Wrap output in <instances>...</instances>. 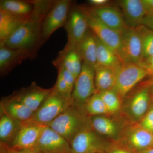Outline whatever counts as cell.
Here are the masks:
<instances>
[{
	"instance_id": "cell-1",
	"label": "cell",
	"mask_w": 153,
	"mask_h": 153,
	"mask_svg": "<svg viewBox=\"0 0 153 153\" xmlns=\"http://www.w3.org/2000/svg\"><path fill=\"white\" fill-rule=\"evenodd\" d=\"M55 1H36L33 13L20 27L1 45L14 49L25 50L33 54L32 50L41 43L42 23Z\"/></svg>"
},
{
	"instance_id": "cell-2",
	"label": "cell",
	"mask_w": 153,
	"mask_h": 153,
	"mask_svg": "<svg viewBox=\"0 0 153 153\" xmlns=\"http://www.w3.org/2000/svg\"><path fill=\"white\" fill-rule=\"evenodd\" d=\"M90 122V118L84 108L71 104L47 126L69 142L85 126Z\"/></svg>"
},
{
	"instance_id": "cell-3",
	"label": "cell",
	"mask_w": 153,
	"mask_h": 153,
	"mask_svg": "<svg viewBox=\"0 0 153 153\" xmlns=\"http://www.w3.org/2000/svg\"><path fill=\"white\" fill-rule=\"evenodd\" d=\"M72 103L71 97L53 90L34 113L29 121L47 126L68 108Z\"/></svg>"
},
{
	"instance_id": "cell-4",
	"label": "cell",
	"mask_w": 153,
	"mask_h": 153,
	"mask_svg": "<svg viewBox=\"0 0 153 153\" xmlns=\"http://www.w3.org/2000/svg\"><path fill=\"white\" fill-rule=\"evenodd\" d=\"M148 75V71L138 64L123 63L116 70L115 83L112 90L122 99Z\"/></svg>"
},
{
	"instance_id": "cell-5",
	"label": "cell",
	"mask_w": 153,
	"mask_h": 153,
	"mask_svg": "<svg viewBox=\"0 0 153 153\" xmlns=\"http://www.w3.org/2000/svg\"><path fill=\"white\" fill-rule=\"evenodd\" d=\"M123 63L139 64L142 60V39L138 28L128 27L121 36L117 53Z\"/></svg>"
},
{
	"instance_id": "cell-6",
	"label": "cell",
	"mask_w": 153,
	"mask_h": 153,
	"mask_svg": "<svg viewBox=\"0 0 153 153\" xmlns=\"http://www.w3.org/2000/svg\"><path fill=\"white\" fill-rule=\"evenodd\" d=\"M82 70L74 84L71 95L72 104L84 108L88 100L97 93L95 69L83 63Z\"/></svg>"
},
{
	"instance_id": "cell-7",
	"label": "cell",
	"mask_w": 153,
	"mask_h": 153,
	"mask_svg": "<svg viewBox=\"0 0 153 153\" xmlns=\"http://www.w3.org/2000/svg\"><path fill=\"white\" fill-rule=\"evenodd\" d=\"M70 144L71 153H105L108 144L97 135L90 121L76 134Z\"/></svg>"
},
{
	"instance_id": "cell-8",
	"label": "cell",
	"mask_w": 153,
	"mask_h": 153,
	"mask_svg": "<svg viewBox=\"0 0 153 153\" xmlns=\"http://www.w3.org/2000/svg\"><path fill=\"white\" fill-rule=\"evenodd\" d=\"M77 8L85 15L89 29L93 34L117 54L120 44V35L102 22L91 8L84 6Z\"/></svg>"
},
{
	"instance_id": "cell-9",
	"label": "cell",
	"mask_w": 153,
	"mask_h": 153,
	"mask_svg": "<svg viewBox=\"0 0 153 153\" xmlns=\"http://www.w3.org/2000/svg\"><path fill=\"white\" fill-rule=\"evenodd\" d=\"M71 2L68 0L55 1L44 18L41 27V43L66 24Z\"/></svg>"
},
{
	"instance_id": "cell-10",
	"label": "cell",
	"mask_w": 153,
	"mask_h": 153,
	"mask_svg": "<svg viewBox=\"0 0 153 153\" xmlns=\"http://www.w3.org/2000/svg\"><path fill=\"white\" fill-rule=\"evenodd\" d=\"M65 26L68 42L62 53L75 49L89 29L86 17L77 7L69 11Z\"/></svg>"
},
{
	"instance_id": "cell-11",
	"label": "cell",
	"mask_w": 153,
	"mask_h": 153,
	"mask_svg": "<svg viewBox=\"0 0 153 153\" xmlns=\"http://www.w3.org/2000/svg\"><path fill=\"white\" fill-rule=\"evenodd\" d=\"M123 130L122 143L135 152L153 147V134L135 122L129 125Z\"/></svg>"
},
{
	"instance_id": "cell-12",
	"label": "cell",
	"mask_w": 153,
	"mask_h": 153,
	"mask_svg": "<svg viewBox=\"0 0 153 153\" xmlns=\"http://www.w3.org/2000/svg\"><path fill=\"white\" fill-rule=\"evenodd\" d=\"M34 149L41 153H71L69 142L48 126Z\"/></svg>"
},
{
	"instance_id": "cell-13",
	"label": "cell",
	"mask_w": 153,
	"mask_h": 153,
	"mask_svg": "<svg viewBox=\"0 0 153 153\" xmlns=\"http://www.w3.org/2000/svg\"><path fill=\"white\" fill-rule=\"evenodd\" d=\"M46 126L33 122L22 123L19 131L9 146L17 149H34Z\"/></svg>"
},
{
	"instance_id": "cell-14",
	"label": "cell",
	"mask_w": 153,
	"mask_h": 153,
	"mask_svg": "<svg viewBox=\"0 0 153 153\" xmlns=\"http://www.w3.org/2000/svg\"><path fill=\"white\" fill-rule=\"evenodd\" d=\"M117 3L128 27L135 29L143 25L147 13L142 0H121Z\"/></svg>"
},
{
	"instance_id": "cell-15",
	"label": "cell",
	"mask_w": 153,
	"mask_h": 153,
	"mask_svg": "<svg viewBox=\"0 0 153 153\" xmlns=\"http://www.w3.org/2000/svg\"><path fill=\"white\" fill-rule=\"evenodd\" d=\"M53 88V87L44 89L36 84H33L30 87L20 91L13 96L35 112L52 92Z\"/></svg>"
},
{
	"instance_id": "cell-16",
	"label": "cell",
	"mask_w": 153,
	"mask_h": 153,
	"mask_svg": "<svg viewBox=\"0 0 153 153\" xmlns=\"http://www.w3.org/2000/svg\"><path fill=\"white\" fill-rule=\"evenodd\" d=\"M91 9L102 22L120 36L128 28L122 13L117 9L108 6Z\"/></svg>"
},
{
	"instance_id": "cell-17",
	"label": "cell",
	"mask_w": 153,
	"mask_h": 153,
	"mask_svg": "<svg viewBox=\"0 0 153 153\" xmlns=\"http://www.w3.org/2000/svg\"><path fill=\"white\" fill-rule=\"evenodd\" d=\"M32 53L28 51L12 49L1 45L0 70L1 74H5L9 72L17 64L32 56Z\"/></svg>"
},
{
	"instance_id": "cell-18",
	"label": "cell",
	"mask_w": 153,
	"mask_h": 153,
	"mask_svg": "<svg viewBox=\"0 0 153 153\" xmlns=\"http://www.w3.org/2000/svg\"><path fill=\"white\" fill-rule=\"evenodd\" d=\"M1 111L21 123L29 121L35 113L13 96L1 102Z\"/></svg>"
},
{
	"instance_id": "cell-19",
	"label": "cell",
	"mask_w": 153,
	"mask_h": 153,
	"mask_svg": "<svg viewBox=\"0 0 153 153\" xmlns=\"http://www.w3.org/2000/svg\"><path fill=\"white\" fill-rule=\"evenodd\" d=\"M75 49L83 63L95 69L98 66L97 60L96 44L94 35L90 29Z\"/></svg>"
},
{
	"instance_id": "cell-20",
	"label": "cell",
	"mask_w": 153,
	"mask_h": 153,
	"mask_svg": "<svg viewBox=\"0 0 153 153\" xmlns=\"http://www.w3.org/2000/svg\"><path fill=\"white\" fill-rule=\"evenodd\" d=\"M150 97L149 87H144L132 97L128 110L133 119L139 121L147 112Z\"/></svg>"
},
{
	"instance_id": "cell-21",
	"label": "cell",
	"mask_w": 153,
	"mask_h": 153,
	"mask_svg": "<svg viewBox=\"0 0 153 153\" xmlns=\"http://www.w3.org/2000/svg\"><path fill=\"white\" fill-rule=\"evenodd\" d=\"M0 10V42L5 41L29 18Z\"/></svg>"
},
{
	"instance_id": "cell-22",
	"label": "cell",
	"mask_w": 153,
	"mask_h": 153,
	"mask_svg": "<svg viewBox=\"0 0 153 153\" xmlns=\"http://www.w3.org/2000/svg\"><path fill=\"white\" fill-rule=\"evenodd\" d=\"M96 44V57L98 66L116 70L123 63L117 53L94 35Z\"/></svg>"
},
{
	"instance_id": "cell-23",
	"label": "cell",
	"mask_w": 153,
	"mask_h": 153,
	"mask_svg": "<svg viewBox=\"0 0 153 153\" xmlns=\"http://www.w3.org/2000/svg\"><path fill=\"white\" fill-rule=\"evenodd\" d=\"M22 123L1 111L0 141L1 143L9 145L19 131Z\"/></svg>"
},
{
	"instance_id": "cell-24",
	"label": "cell",
	"mask_w": 153,
	"mask_h": 153,
	"mask_svg": "<svg viewBox=\"0 0 153 153\" xmlns=\"http://www.w3.org/2000/svg\"><path fill=\"white\" fill-rule=\"evenodd\" d=\"M95 85L97 93L113 90L116 80V70L102 66L95 69Z\"/></svg>"
},
{
	"instance_id": "cell-25",
	"label": "cell",
	"mask_w": 153,
	"mask_h": 153,
	"mask_svg": "<svg viewBox=\"0 0 153 153\" xmlns=\"http://www.w3.org/2000/svg\"><path fill=\"white\" fill-rule=\"evenodd\" d=\"M36 1L2 0L0 2V10L19 16H27L33 13Z\"/></svg>"
},
{
	"instance_id": "cell-26",
	"label": "cell",
	"mask_w": 153,
	"mask_h": 153,
	"mask_svg": "<svg viewBox=\"0 0 153 153\" xmlns=\"http://www.w3.org/2000/svg\"><path fill=\"white\" fill-rule=\"evenodd\" d=\"M91 125L97 133L109 137L116 135L118 127L115 123L108 117L101 115L90 117Z\"/></svg>"
},
{
	"instance_id": "cell-27",
	"label": "cell",
	"mask_w": 153,
	"mask_h": 153,
	"mask_svg": "<svg viewBox=\"0 0 153 153\" xmlns=\"http://www.w3.org/2000/svg\"><path fill=\"white\" fill-rule=\"evenodd\" d=\"M87 115L91 117L109 114L104 102L99 94L96 93L88 100L84 106Z\"/></svg>"
},
{
	"instance_id": "cell-28",
	"label": "cell",
	"mask_w": 153,
	"mask_h": 153,
	"mask_svg": "<svg viewBox=\"0 0 153 153\" xmlns=\"http://www.w3.org/2000/svg\"><path fill=\"white\" fill-rule=\"evenodd\" d=\"M98 93L104 102L109 114L117 112L121 107V99L113 90H108Z\"/></svg>"
},
{
	"instance_id": "cell-29",
	"label": "cell",
	"mask_w": 153,
	"mask_h": 153,
	"mask_svg": "<svg viewBox=\"0 0 153 153\" xmlns=\"http://www.w3.org/2000/svg\"><path fill=\"white\" fill-rule=\"evenodd\" d=\"M138 29L142 39L143 60L153 56V31L144 25L140 26Z\"/></svg>"
},
{
	"instance_id": "cell-30",
	"label": "cell",
	"mask_w": 153,
	"mask_h": 153,
	"mask_svg": "<svg viewBox=\"0 0 153 153\" xmlns=\"http://www.w3.org/2000/svg\"><path fill=\"white\" fill-rule=\"evenodd\" d=\"M66 53H68L71 58L74 69V75L76 79L82 70V64L81 62L82 60L75 49H70L64 53H60V55H63Z\"/></svg>"
},
{
	"instance_id": "cell-31",
	"label": "cell",
	"mask_w": 153,
	"mask_h": 153,
	"mask_svg": "<svg viewBox=\"0 0 153 153\" xmlns=\"http://www.w3.org/2000/svg\"><path fill=\"white\" fill-rule=\"evenodd\" d=\"M140 126L153 134V105L151 106L147 112L138 121Z\"/></svg>"
},
{
	"instance_id": "cell-32",
	"label": "cell",
	"mask_w": 153,
	"mask_h": 153,
	"mask_svg": "<svg viewBox=\"0 0 153 153\" xmlns=\"http://www.w3.org/2000/svg\"><path fill=\"white\" fill-rule=\"evenodd\" d=\"M105 153H136L117 140L108 145Z\"/></svg>"
},
{
	"instance_id": "cell-33",
	"label": "cell",
	"mask_w": 153,
	"mask_h": 153,
	"mask_svg": "<svg viewBox=\"0 0 153 153\" xmlns=\"http://www.w3.org/2000/svg\"><path fill=\"white\" fill-rule=\"evenodd\" d=\"M55 90L60 94L68 97H71V92L69 90L63 76L60 72H58L57 81L55 86Z\"/></svg>"
},
{
	"instance_id": "cell-34",
	"label": "cell",
	"mask_w": 153,
	"mask_h": 153,
	"mask_svg": "<svg viewBox=\"0 0 153 153\" xmlns=\"http://www.w3.org/2000/svg\"><path fill=\"white\" fill-rule=\"evenodd\" d=\"M58 66L59 67L58 72H60L62 75L63 79L65 80L66 84L68 85L69 90H70L71 94H72L75 81H76V79L74 76L69 71H67L63 66L60 65Z\"/></svg>"
},
{
	"instance_id": "cell-35",
	"label": "cell",
	"mask_w": 153,
	"mask_h": 153,
	"mask_svg": "<svg viewBox=\"0 0 153 153\" xmlns=\"http://www.w3.org/2000/svg\"><path fill=\"white\" fill-rule=\"evenodd\" d=\"M1 153H41L35 149H17L11 147L9 145L1 143Z\"/></svg>"
},
{
	"instance_id": "cell-36",
	"label": "cell",
	"mask_w": 153,
	"mask_h": 153,
	"mask_svg": "<svg viewBox=\"0 0 153 153\" xmlns=\"http://www.w3.org/2000/svg\"><path fill=\"white\" fill-rule=\"evenodd\" d=\"M138 65L144 68L149 73V75L153 74V56L143 59Z\"/></svg>"
},
{
	"instance_id": "cell-37",
	"label": "cell",
	"mask_w": 153,
	"mask_h": 153,
	"mask_svg": "<svg viewBox=\"0 0 153 153\" xmlns=\"http://www.w3.org/2000/svg\"><path fill=\"white\" fill-rule=\"evenodd\" d=\"M143 25L153 31V13L148 14L145 16L143 21Z\"/></svg>"
},
{
	"instance_id": "cell-38",
	"label": "cell",
	"mask_w": 153,
	"mask_h": 153,
	"mask_svg": "<svg viewBox=\"0 0 153 153\" xmlns=\"http://www.w3.org/2000/svg\"><path fill=\"white\" fill-rule=\"evenodd\" d=\"M88 3L90 5L93 6V7H100L107 6L109 2L108 0H89Z\"/></svg>"
},
{
	"instance_id": "cell-39",
	"label": "cell",
	"mask_w": 153,
	"mask_h": 153,
	"mask_svg": "<svg viewBox=\"0 0 153 153\" xmlns=\"http://www.w3.org/2000/svg\"><path fill=\"white\" fill-rule=\"evenodd\" d=\"M147 15L153 13V0H142Z\"/></svg>"
},
{
	"instance_id": "cell-40",
	"label": "cell",
	"mask_w": 153,
	"mask_h": 153,
	"mask_svg": "<svg viewBox=\"0 0 153 153\" xmlns=\"http://www.w3.org/2000/svg\"><path fill=\"white\" fill-rule=\"evenodd\" d=\"M150 77L149 79L143 83V85L144 87H149L150 85L153 84V74L150 75Z\"/></svg>"
},
{
	"instance_id": "cell-41",
	"label": "cell",
	"mask_w": 153,
	"mask_h": 153,
	"mask_svg": "<svg viewBox=\"0 0 153 153\" xmlns=\"http://www.w3.org/2000/svg\"><path fill=\"white\" fill-rule=\"evenodd\" d=\"M136 153H153V148H149L137 152Z\"/></svg>"
},
{
	"instance_id": "cell-42",
	"label": "cell",
	"mask_w": 153,
	"mask_h": 153,
	"mask_svg": "<svg viewBox=\"0 0 153 153\" xmlns=\"http://www.w3.org/2000/svg\"><path fill=\"white\" fill-rule=\"evenodd\" d=\"M149 87V91L150 93V95L153 97V84L150 85Z\"/></svg>"
},
{
	"instance_id": "cell-43",
	"label": "cell",
	"mask_w": 153,
	"mask_h": 153,
	"mask_svg": "<svg viewBox=\"0 0 153 153\" xmlns=\"http://www.w3.org/2000/svg\"></svg>"
}]
</instances>
